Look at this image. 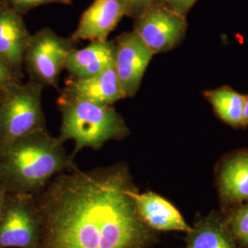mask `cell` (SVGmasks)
Segmentation results:
<instances>
[{
    "label": "cell",
    "mask_w": 248,
    "mask_h": 248,
    "mask_svg": "<svg viewBox=\"0 0 248 248\" xmlns=\"http://www.w3.org/2000/svg\"><path fill=\"white\" fill-rule=\"evenodd\" d=\"M123 164L57 177L42 205L45 248H143L149 227L138 213Z\"/></svg>",
    "instance_id": "obj_1"
},
{
    "label": "cell",
    "mask_w": 248,
    "mask_h": 248,
    "mask_svg": "<svg viewBox=\"0 0 248 248\" xmlns=\"http://www.w3.org/2000/svg\"><path fill=\"white\" fill-rule=\"evenodd\" d=\"M71 167L62 142L46 129L0 148V184L7 192L30 194Z\"/></svg>",
    "instance_id": "obj_2"
},
{
    "label": "cell",
    "mask_w": 248,
    "mask_h": 248,
    "mask_svg": "<svg viewBox=\"0 0 248 248\" xmlns=\"http://www.w3.org/2000/svg\"><path fill=\"white\" fill-rule=\"evenodd\" d=\"M62 124L58 139L75 142L74 153L83 148L98 150L107 142L123 140L130 129L115 108L83 100L58 99Z\"/></svg>",
    "instance_id": "obj_3"
},
{
    "label": "cell",
    "mask_w": 248,
    "mask_h": 248,
    "mask_svg": "<svg viewBox=\"0 0 248 248\" xmlns=\"http://www.w3.org/2000/svg\"><path fill=\"white\" fill-rule=\"evenodd\" d=\"M35 81H18L4 89L0 102V148L28 134L46 129L42 94Z\"/></svg>",
    "instance_id": "obj_4"
},
{
    "label": "cell",
    "mask_w": 248,
    "mask_h": 248,
    "mask_svg": "<svg viewBox=\"0 0 248 248\" xmlns=\"http://www.w3.org/2000/svg\"><path fill=\"white\" fill-rule=\"evenodd\" d=\"M75 43L71 37H61L50 28L31 34L23 58L30 80L44 87L58 88L60 74L68 53L76 48Z\"/></svg>",
    "instance_id": "obj_5"
},
{
    "label": "cell",
    "mask_w": 248,
    "mask_h": 248,
    "mask_svg": "<svg viewBox=\"0 0 248 248\" xmlns=\"http://www.w3.org/2000/svg\"><path fill=\"white\" fill-rule=\"evenodd\" d=\"M25 195L7 194L0 215V248H35L40 216Z\"/></svg>",
    "instance_id": "obj_6"
},
{
    "label": "cell",
    "mask_w": 248,
    "mask_h": 248,
    "mask_svg": "<svg viewBox=\"0 0 248 248\" xmlns=\"http://www.w3.org/2000/svg\"><path fill=\"white\" fill-rule=\"evenodd\" d=\"M186 18L161 5L134 18L133 31L156 54L169 52L179 45L186 34Z\"/></svg>",
    "instance_id": "obj_7"
},
{
    "label": "cell",
    "mask_w": 248,
    "mask_h": 248,
    "mask_svg": "<svg viewBox=\"0 0 248 248\" xmlns=\"http://www.w3.org/2000/svg\"><path fill=\"white\" fill-rule=\"evenodd\" d=\"M114 43L117 78L125 98H131L138 92L155 54L133 31L118 36Z\"/></svg>",
    "instance_id": "obj_8"
},
{
    "label": "cell",
    "mask_w": 248,
    "mask_h": 248,
    "mask_svg": "<svg viewBox=\"0 0 248 248\" xmlns=\"http://www.w3.org/2000/svg\"><path fill=\"white\" fill-rule=\"evenodd\" d=\"M125 16L124 0H95L83 12L71 38L75 42H105Z\"/></svg>",
    "instance_id": "obj_9"
},
{
    "label": "cell",
    "mask_w": 248,
    "mask_h": 248,
    "mask_svg": "<svg viewBox=\"0 0 248 248\" xmlns=\"http://www.w3.org/2000/svg\"><path fill=\"white\" fill-rule=\"evenodd\" d=\"M125 98L117 78L114 65L98 75L76 78H70L59 99L83 100L99 105L113 106L117 101Z\"/></svg>",
    "instance_id": "obj_10"
},
{
    "label": "cell",
    "mask_w": 248,
    "mask_h": 248,
    "mask_svg": "<svg viewBox=\"0 0 248 248\" xmlns=\"http://www.w3.org/2000/svg\"><path fill=\"white\" fill-rule=\"evenodd\" d=\"M31 33L21 14L5 1L0 4V57L19 79L23 77V58Z\"/></svg>",
    "instance_id": "obj_11"
},
{
    "label": "cell",
    "mask_w": 248,
    "mask_h": 248,
    "mask_svg": "<svg viewBox=\"0 0 248 248\" xmlns=\"http://www.w3.org/2000/svg\"><path fill=\"white\" fill-rule=\"evenodd\" d=\"M134 198L138 213L149 228L157 231H179L186 233L192 230L177 208L163 197L154 192L142 194L136 192Z\"/></svg>",
    "instance_id": "obj_12"
},
{
    "label": "cell",
    "mask_w": 248,
    "mask_h": 248,
    "mask_svg": "<svg viewBox=\"0 0 248 248\" xmlns=\"http://www.w3.org/2000/svg\"><path fill=\"white\" fill-rule=\"evenodd\" d=\"M115 43L114 41L91 42L82 48H74L68 53L64 69L72 78H85L98 75L114 65Z\"/></svg>",
    "instance_id": "obj_13"
},
{
    "label": "cell",
    "mask_w": 248,
    "mask_h": 248,
    "mask_svg": "<svg viewBox=\"0 0 248 248\" xmlns=\"http://www.w3.org/2000/svg\"><path fill=\"white\" fill-rule=\"evenodd\" d=\"M219 193L227 204L248 202V152H240L225 160L218 173Z\"/></svg>",
    "instance_id": "obj_14"
},
{
    "label": "cell",
    "mask_w": 248,
    "mask_h": 248,
    "mask_svg": "<svg viewBox=\"0 0 248 248\" xmlns=\"http://www.w3.org/2000/svg\"><path fill=\"white\" fill-rule=\"evenodd\" d=\"M188 248H238L224 222L215 215L200 220L187 233Z\"/></svg>",
    "instance_id": "obj_15"
},
{
    "label": "cell",
    "mask_w": 248,
    "mask_h": 248,
    "mask_svg": "<svg viewBox=\"0 0 248 248\" xmlns=\"http://www.w3.org/2000/svg\"><path fill=\"white\" fill-rule=\"evenodd\" d=\"M204 95L224 123L232 127L246 125L244 117L246 96L227 87L206 91Z\"/></svg>",
    "instance_id": "obj_16"
},
{
    "label": "cell",
    "mask_w": 248,
    "mask_h": 248,
    "mask_svg": "<svg viewBox=\"0 0 248 248\" xmlns=\"http://www.w3.org/2000/svg\"><path fill=\"white\" fill-rule=\"evenodd\" d=\"M224 223L233 239L248 248V203L237 206Z\"/></svg>",
    "instance_id": "obj_17"
},
{
    "label": "cell",
    "mask_w": 248,
    "mask_h": 248,
    "mask_svg": "<svg viewBox=\"0 0 248 248\" xmlns=\"http://www.w3.org/2000/svg\"><path fill=\"white\" fill-rule=\"evenodd\" d=\"M5 2L12 9L18 11L19 14L23 15L29 12L31 9L37 7L50 5V4H61V5H71L72 0H5Z\"/></svg>",
    "instance_id": "obj_18"
},
{
    "label": "cell",
    "mask_w": 248,
    "mask_h": 248,
    "mask_svg": "<svg viewBox=\"0 0 248 248\" xmlns=\"http://www.w3.org/2000/svg\"><path fill=\"white\" fill-rule=\"evenodd\" d=\"M126 6V16L135 18L145 10L165 5L166 0H124Z\"/></svg>",
    "instance_id": "obj_19"
},
{
    "label": "cell",
    "mask_w": 248,
    "mask_h": 248,
    "mask_svg": "<svg viewBox=\"0 0 248 248\" xmlns=\"http://www.w3.org/2000/svg\"><path fill=\"white\" fill-rule=\"evenodd\" d=\"M20 79L7 62L0 57V89L4 90Z\"/></svg>",
    "instance_id": "obj_20"
},
{
    "label": "cell",
    "mask_w": 248,
    "mask_h": 248,
    "mask_svg": "<svg viewBox=\"0 0 248 248\" xmlns=\"http://www.w3.org/2000/svg\"><path fill=\"white\" fill-rule=\"evenodd\" d=\"M197 0H166L165 5L179 16L186 18L188 11L194 6Z\"/></svg>",
    "instance_id": "obj_21"
},
{
    "label": "cell",
    "mask_w": 248,
    "mask_h": 248,
    "mask_svg": "<svg viewBox=\"0 0 248 248\" xmlns=\"http://www.w3.org/2000/svg\"><path fill=\"white\" fill-rule=\"evenodd\" d=\"M7 194H8V192L6 191V189L3 187V186L0 184V215H1L2 210H3V206L5 203Z\"/></svg>",
    "instance_id": "obj_22"
},
{
    "label": "cell",
    "mask_w": 248,
    "mask_h": 248,
    "mask_svg": "<svg viewBox=\"0 0 248 248\" xmlns=\"http://www.w3.org/2000/svg\"><path fill=\"white\" fill-rule=\"evenodd\" d=\"M244 117H245V124L248 125V96H246L245 101V110H244Z\"/></svg>",
    "instance_id": "obj_23"
},
{
    "label": "cell",
    "mask_w": 248,
    "mask_h": 248,
    "mask_svg": "<svg viewBox=\"0 0 248 248\" xmlns=\"http://www.w3.org/2000/svg\"><path fill=\"white\" fill-rule=\"evenodd\" d=\"M3 95H4V90L0 89V102H1V100H2V98H3Z\"/></svg>",
    "instance_id": "obj_24"
},
{
    "label": "cell",
    "mask_w": 248,
    "mask_h": 248,
    "mask_svg": "<svg viewBox=\"0 0 248 248\" xmlns=\"http://www.w3.org/2000/svg\"><path fill=\"white\" fill-rule=\"evenodd\" d=\"M4 1H5V0H0V4H1L2 2H4Z\"/></svg>",
    "instance_id": "obj_25"
}]
</instances>
